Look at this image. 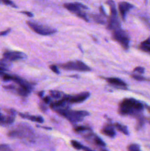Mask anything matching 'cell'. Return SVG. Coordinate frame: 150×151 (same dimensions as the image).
Listing matches in <instances>:
<instances>
[{"label":"cell","mask_w":150,"mask_h":151,"mask_svg":"<svg viewBox=\"0 0 150 151\" xmlns=\"http://www.w3.org/2000/svg\"><path fill=\"white\" fill-rule=\"evenodd\" d=\"M89 92H82L80 94H76L74 96L71 95H65L63 94V98L68 103H80L84 102L85 100H86L88 97H90Z\"/></svg>","instance_id":"cell-6"},{"label":"cell","mask_w":150,"mask_h":151,"mask_svg":"<svg viewBox=\"0 0 150 151\" xmlns=\"http://www.w3.org/2000/svg\"><path fill=\"white\" fill-rule=\"evenodd\" d=\"M27 24L35 33H38L41 36H50V35H53L56 33L55 29L34 22V21H27Z\"/></svg>","instance_id":"cell-4"},{"label":"cell","mask_w":150,"mask_h":151,"mask_svg":"<svg viewBox=\"0 0 150 151\" xmlns=\"http://www.w3.org/2000/svg\"><path fill=\"white\" fill-rule=\"evenodd\" d=\"M19 115L22 118L30 120L33 122H36V123H43L44 122V120H43V117H40V116H33L27 114H21V113H19Z\"/></svg>","instance_id":"cell-13"},{"label":"cell","mask_w":150,"mask_h":151,"mask_svg":"<svg viewBox=\"0 0 150 151\" xmlns=\"http://www.w3.org/2000/svg\"><path fill=\"white\" fill-rule=\"evenodd\" d=\"M106 80L108 83L111 84L112 85H114V86L117 87H122V88H124V87H127V83L125 82H124L122 80L119 79V78H106Z\"/></svg>","instance_id":"cell-10"},{"label":"cell","mask_w":150,"mask_h":151,"mask_svg":"<svg viewBox=\"0 0 150 151\" xmlns=\"http://www.w3.org/2000/svg\"><path fill=\"white\" fill-rule=\"evenodd\" d=\"M56 112L66 118L72 124H76L82 121L85 117L89 115V113L85 111H72L68 108L63 107L55 109Z\"/></svg>","instance_id":"cell-2"},{"label":"cell","mask_w":150,"mask_h":151,"mask_svg":"<svg viewBox=\"0 0 150 151\" xmlns=\"http://www.w3.org/2000/svg\"><path fill=\"white\" fill-rule=\"evenodd\" d=\"M4 58L8 61H15L21 60L25 58L27 56L24 53L18 51H7L3 54Z\"/></svg>","instance_id":"cell-7"},{"label":"cell","mask_w":150,"mask_h":151,"mask_svg":"<svg viewBox=\"0 0 150 151\" xmlns=\"http://www.w3.org/2000/svg\"><path fill=\"white\" fill-rule=\"evenodd\" d=\"M11 148L7 145H0V150H10Z\"/></svg>","instance_id":"cell-29"},{"label":"cell","mask_w":150,"mask_h":151,"mask_svg":"<svg viewBox=\"0 0 150 151\" xmlns=\"http://www.w3.org/2000/svg\"><path fill=\"white\" fill-rule=\"evenodd\" d=\"M91 18L93 19V20H94L96 23H98V24H106L105 19L100 15L94 14V15H91Z\"/></svg>","instance_id":"cell-17"},{"label":"cell","mask_w":150,"mask_h":151,"mask_svg":"<svg viewBox=\"0 0 150 151\" xmlns=\"http://www.w3.org/2000/svg\"><path fill=\"white\" fill-rule=\"evenodd\" d=\"M103 134L106 135V136H109V137L113 138L116 136V130H115V127H113V126L112 125H106L104 127L102 130Z\"/></svg>","instance_id":"cell-12"},{"label":"cell","mask_w":150,"mask_h":151,"mask_svg":"<svg viewBox=\"0 0 150 151\" xmlns=\"http://www.w3.org/2000/svg\"><path fill=\"white\" fill-rule=\"evenodd\" d=\"M4 71H5L4 69H2V68L0 67V75H2V73H4Z\"/></svg>","instance_id":"cell-35"},{"label":"cell","mask_w":150,"mask_h":151,"mask_svg":"<svg viewBox=\"0 0 150 151\" xmlns=\"http://www.w3.org/2000/svg\"><path fill=\"white\" fill-rule=\"evenodd\" d=\"M144 105L134 98L124 99L119 104V113L121 115H129L136 117L141 114Z\"/></svg>","instance_id":"cell-1"},{"label":"cell","mask_w":150,"mask_h":151,"mask_svg":"<svg viewBox=\"0 0 150 151\" xmlns=\"http://www.w3.org/2000/svg\"><path fill=\"white\" fill-rule=\"evenodd\" d=\"M16 86L14 85H4V88L9 91H16Z\"/></svg>","instance_id":"cell-24"},{"label":"cell","mask_w":150,"mask_h":151,"mask_svg":"<svg viewBox=\"0 0 150 151\" xmlns=\"http://www.w3.org/2000/svg\"><path fill=\"white\" fill-rule=\"evenodd\" d=\"M71 145H72L73 147L75 148L76 150H82V148H83L82 145H81L80 142H78L76 140H71Z\"/></svg>","instance_id":"cell-20"},{"label":"cell","mask_w":150,"mask_h":151,"mask_svg":"<svg viewBox=\"0 0 150 151\" xmlns=\"http://www.w3.org/2000/svg\"><path fill=\"white\" fill-rule=\"evenodd\" d=\"M113 38L125 50L129 49V37L127 33L121 28V27L113 30Z\"/></svg>","instance_id":"cell-3"},{"label":"cell","mask_w":150,"mask_h":151,"mask_svg":"<svg viewBox=\"0 0 150 151\" xmlns=\"http://www.w3.org/2000/svg\"><path fill=\"white\" fill-rule=\"evenodd\" d=\"M132 78L138 81H144L146 80V78H144L142 75H141V74L140 75H132Z\"/></svg>","instance_id":"cell-22"},{"label":"cell","mask_w":150,"mask_h":151,"mask_svg":"<svg viewBox=\"0 0 150 151\" xmlns=\"http://www.w3.org/2000/svg\"><path fill=\"white\" fill-rule=\"evenodd\" d=\"M11 31V29H8V30H5V31H2V32H0V36H6L8 35L10 32Z\"/></svg>","instance_id":"cell-30"},{"label":"cell","mask_w":150,"mask_h":151,"mask_svg":"<svg viewBox=\"0 0 150 151\" xmlns=\"http://www.w3.org/2000/svg\"><path fill=\"white\" fill-rule=\"evenodd\" d=\"M40 107H41V108L42 111H45V110H46V105H43V104H41Z\"/></svg>","instance_id":"cell-34"},{"label":"cell","mask_w":150,"mask_h":151,"mask_svg":"<svg viewBox=\"0 0 150 151\" xmlns=\"http://www.w3.org/2000/svg\"><path fill=\"white\" fill-rule=\"evenodd\" d=\"M93 141H94V144L96 145H97L98 147H105L106 146V144L105 143L104 141L101 139L100 137L97 136H94V138H93Z\"/></svg>","instance_id":"cell-16"},{"label":"cell","mask_w":150,"mask_h":151,"mask_svg":"<svg viewBox=\"0 0 150 151\" xmlns=\"http://www.w3.org/2000/svg\"><path fill=\"white\" fill-rule=\"evenodd\" d=\"M146 107L147 110H148V111H149V113H150V106H148V105H146Z\"/></svg>","instance_id":"cell-37"},{"label":"cell","mask_w":150,"mask_h":151,"mask_svg":"<svg viewBox=\"0 0 150 151\" xmlns=\"http://www.w3.org/2000/svg\"><path fill=\"white\" fill-rule=\"evenodd\" d=\"M100 13H101V14L103 16L107 17V14H106L105 11V9L104 8H103V6L100 7Z\"/></svg>","instance_id":"cell-32"},{"label":"cell","mask_w":150,"mask_h":151,"mask_svg":"<svg viewBox=\"0 0 150 151\" xmlns=\"http://www.w3.org/2000/svg\"><path fill=\"white\" fill-rule=\"evenodd\" d=\"M50 69L55 74H60V71L58 69V66L56 65H51L50 66Z\"/></svg>","instance_id":"cell-25"},{"label":"cell","mask_w":150,"mask_h":151,"mask_svg":"<svg viewBox=\"0 0 150 151\" xmlns=\"http://www.w3.org/2000/svg\"><path fill=\"white\" fill-rule=\"evenodd\" d=\"M50 95L52 98H60L62 96H63V94L61 91H50Z\"/></svg>","instance_id":"cell-21"},{"label":"cell","mask_w":150,"mask_h":151,"mask_svg":"<svg viewBox=\"0 0 150 151\" xmlns=\"http://www.w3.org/2000/svg\"><path fill=\"white\" fill-rule=\"evenodd\" d=\"M141 45H144V46H150V38H147L146 41H143Z\"/></svg>","instance_id":"cell-31"},{"label":"cell","mask_w":150,"mask_h":151,"mask_svg":"<svg viewBox=\"0 0 150 151\" xmlns=\"http://www.w3.org/2000/svg\"><path fill=\"white\" fill-rule=\"evenodd\" d=\"M43 102L45 103L46 104H50L52 103V98L49 96H46L43 98Z\"/></svg>","instance_id":"cell-28"},{"label":"cell","mask_w":150,"mask_h":151,"mask_svg":"<svg viewBox=\"0 0 150 151\" xmlns=\"http://www.w3.org/2000/svg\"><path fill=\"white\" fill-rule=\"evenodd\" d=\"M21 14H24V15L27 16H30V17H33V14H32V13L30 12H28V11H22V12H21Z\"/></svg>","instance_id":"cell-33"},{"label":"cell","mask_w":150,"mask_h":151,"mask_svg":"<svg viewBox=\"0 0 150 151\" xmlns=\"http://www.w3.org/2000/svg\"><path fill=\"white\" fill-rule=\"evenodd\" d=\"M113 126L115 127V128H116L119 131L122 132L124 135H129V130H128L127 127L126 126L123 125L122 124H119V123H115Z\"/></svg>","instance_id":"cell-15"},{"label":"cell","mask_w":150,"mask_h":151,"mask_svg":"<svg viewBox=\"0 0 150 151\" xmlns=\"http://www.w3.org/2000/svg\"><path fill=\"white\" fill-rule=\"evenodd\" d=\"M127 150L129 151H139L141 147L138 144H131L127 147Z\"/></svg>","instance_id":"cell-19"},{"label":"cell","mask_w":150,"mask_h":151,"mask_svg":"<svg viewBox=\"0 0 150 151\" xmlns=\"http://www.w3.org/2000/svg\"><path fill=\"white\" fill-rule=\"evenodd\" d=\"M1 1H2L4 4H5V5H11V6L14 7V8H16V6L14 5V2H13L12 1H11V0H1Z\"/></svg>","instance_id":"cell-26"},{"label":"cell","mask_w":150,"mask_h":151,"mask_svg":"<svg viewBox=\"0 0 150 151\" xmlns=\"http://www.w3.org/2000/svg\"><path fill=\"white\" fill-rule=\"evenodd\" d=\"M89 130H91V129L87 126H77L74 128V131L77 133H82V132L89 131Z\"/></svg>","instance_id":"cell-18"},{"label":"cell","mask_w":150,"mask_h":151,"mask_svg":"<svg viewBox=\"0 0 150 151\" xmlns=\"http://www.w3.org/2000/svg\"><path fill=\"white\" fill-rule=\"evenodd\" d=\"M63 7L66 8L68 11H70L72 14L77 15L79 13L82 11L83 9H87V7L85 5H82L81 3L78 2H74V3H65L63 5Z\"/></svg>","instance_id":"cell-8"},{"label":"cell","mask_w":150,"mask_h":151,"mask_svg":"<svg viewBox=\"0 0 150 151\" xmlns=\"http://www.w3.org/2000/svg\"><path fill=\"white\" fill-rule=\"evenodd\" d=\"M120 27L121 24L119 19H118V16H110V19H109L108 25H107L109 30L113 31V30H116V28H119Z\"/></svg>","instance_id":"cell-11"},{"label":"cell","mask_w":150,"mask_h":151,"mask_svg":"<svg viewBox=\"0 0 150 151\" xmlns=\"http://www.w3.org/2000/svg\"><path fill=\"white\" fill-rule=\"evenodd\" d=\"M134 6L132 4L129 3L127 2H121L119 3V10L120 12L121 16L122 19L124 21L126 19V16L127 13L130 11L132 8H133Z\"/></svg>","instance_id":"cell-9"},{"label":"cell","mask_w":150,"mask_h":151,"mask_svg":"<svg viewBox=\"0 0 150 151\" xmlns=\"http://www.w3.org/2000/svg\"><path fill=\"white\" fill-rule=\"evenodd\" d=\"M43 91H41V92L38 93V95L40 96V97H42V96H43Z\"/></svg>","instance_id":"cell-36"},{"label":"cell","mask_w":150,"mask_h":151,"mask_svg":"<svg viewBox=\"0 0 150 151\" xmlns=\"http://www.w3.org/2000/svg\"><path fill=\"white\" fill-rule=\"evenodd\" d=\"M60 66L65 70L78 71V72H90L91 69L80 61H68L63 64H60Z\"/></svg>","instance_id":"cell-5"},{"label":"cell","mask_w":150,"mask_h":151,"mask_svg":"<svg viewBox=\"0 0 150 151\" xmlns=\"http://www.w3.org/2000/svg\"><path fill=\"white\" fill-rule=\"evenodd\" d=\"M134 72H138V73L142 75V74H144V72H145V69H144V67H141V66H138V67H136L134 69Z\"/></svg>","instance_id":"cell-23"},{"label":"cell","mask_w":150,"mask_h":151,"mask_svg":"<svg viewBox=\"0 0 150 151\" xmlns=\"http://www.w3.org/2000/svg\"><path fill=\"white\" fill-rule=\"evenodd\" d=\"M107 4L109 5L110 9V14L112 16H117V11H116V4L113 0H107Z\"/></svg>","instance_id":"cell-14"},{"label":"cell","mask_w":150,"mask_h":151,"mask_svg":"<svg viewBox=\"0 0 150 151\" xmlns=\"http://www.w3.org/2000/svg\"><path fill=\"white\" fill-rule=\"evenodd\" d=\"M140 48L142 49L143 51L150 53V46H144V45H141Z\"/></svg>","instance_id":"cell-27"}]
</instances>
